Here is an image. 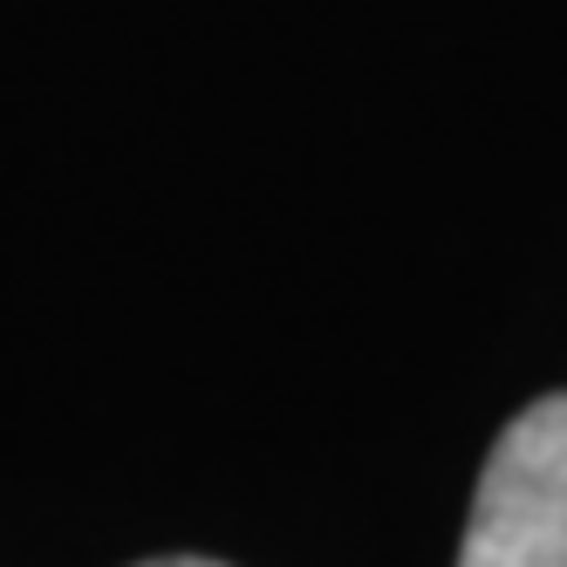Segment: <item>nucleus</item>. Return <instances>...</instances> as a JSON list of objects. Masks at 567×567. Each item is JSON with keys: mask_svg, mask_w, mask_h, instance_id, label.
Masks as SVG:
<instances>
[{"mask_svg": "<svg viewBox=\"0 0 567 567\" xmlns=\"http://www.w3.org/2000/svg\"><path fill=\"white\" fill-rule=\"evenodd\" d=\"M137 567H226V560H198V554H165V560H137Z\"/></svg>", "mask_w": 567, "mask_h": 567, "instance_id": "nucleus-2", "label": "nucleus"}, {"mask_svg": "<svg viewBox=\"0 0 567 567\" xmlns=\"http://www.w3.org/2000/svg\"><path fill=\"white\" fill-rule=\"evenodd\" d=\"M458 567H567V390L526 403L485 452Z\"/></svg>", "mask_w": 567, "mask_h": 567, "instance_id": "nucleus-1", "label": "nucleus"}]
</instances>
